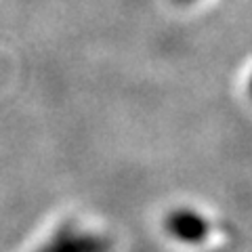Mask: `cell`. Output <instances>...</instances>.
Instances as JSON below:
<instances>
[{
    "instance_id": "cell-1",
    "label": "cell",
    "mask_w": 252,
    "mask_h": 252,
    "mask_svg": "<svg viewBox=\"0 0 252 252\" xmlns=\"http://www.w3.org/2000/svg\"><path fill=\"white\" fill-rule=\"evenodd\" d=\"M38 252H109V242L93 233L63 229Z\"/></svg>"
},
{
    "instance_id": "cell-2",
    "label": "cell",
    "mask_w": 252,
    "mask_h": 252,
    "mask_svg": "<svg viewBox=\"0 0 252 252\" xmlns=\"http://www.w3.org/2000/svg\"><path fill=\"white\" fill-rule=\"evenodd\" d=\"M168 231L181 242H202L208 235V223L191 210H177L166 220Z\"/></svg>"
},
{
    "instance_id": "cell-3",
    "label": "cell",
    "mask_w": 252,
    "mask_h": 252,
    "mask_svg": "<svg viewBox=\"0 0 252 252\" xmlns=\"http://www.w3.org/2000/svg\"><path fill=\"white\" fill-rule=\"evenodd\" d=\"M250 89H252V86H250Z\"/></svg>"
}]
</instances>
